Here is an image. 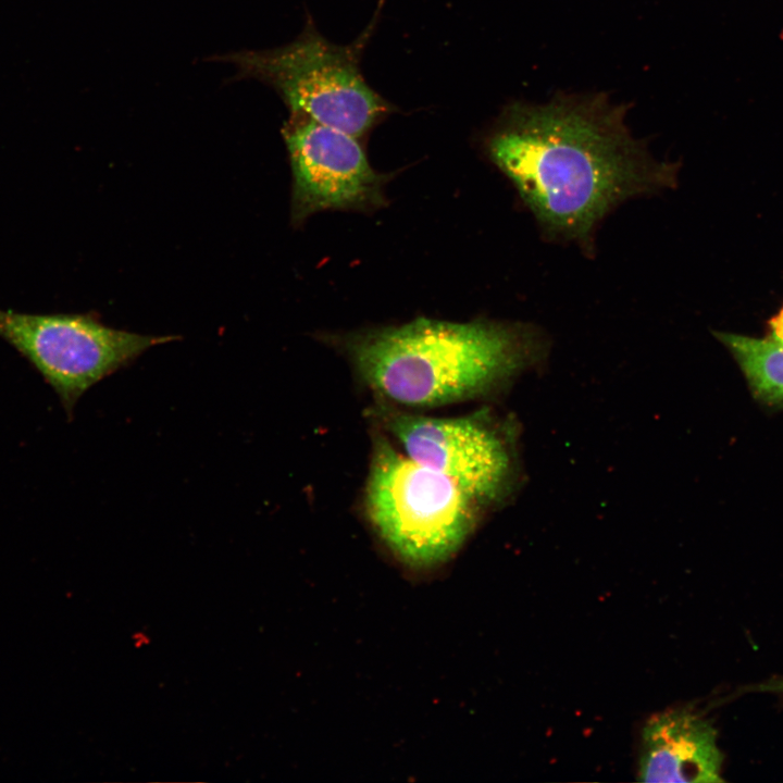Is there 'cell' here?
I'll return each mask as SVG.
<instances>
[{
    "label": "cell",
    "mask_w": 783,
    "mask_h": 783,
    "mask_svg": "<svg viewBox=\"0 0 783 783\" xmlns=\"http://www.w3.org/2000/svg\"><path fill=\"white\" fill-rule=\"evenodd\" d=\"M722 762L713 724L687 708L657 713L643 729L642 782H722Z\"/></svg>",
    "instance_id": "cell-8"
},
{
    "label": "cell",
    "mask_w": 783,
    "mask_h": 783,
    "mask_svg": "<svg viewBox=\"0 0 783 783\" xmlns=\"http://www.w3.org/2000/svg\"><path fill=\"white\" fill-rule=\"evenodd\" d=\"M0 337L42 376L70 419L89 388L130 365L150 347L176 338L115 330L89 315L2 309Z\"/></svg>",
    "instance_id": "cell-6"
},
{
    "label": "cell",
    "mask_w": 783,
    "mask_h": 783,
    "mask_svg": "<svg viewBox=\"0 0 783 783\" xmlns=\"http://www.w3.org/2000/svg\"><path fill=\"white\" fill-rule=\"evenodd\" d=\"M737 693H766L773 694L783 698V676H775L762 682L741 687Z\"/></svg>",
    "instance_id": "cell-10"
},
{
    "label": "cell",
    "mask_w": 783,
    "mask_h": 783,
    "mask_svg": "<svg viewBox=\"0 0 783 783\" xmlns=\"http://www.w3.org/2000/svg\"><path fill=\"white\" fill-rule=\"evenodd\" d=\"M713 334L737 361L756 399L768 406H783V343L773 337Z\"/></svg>",
    "instance_id": "cell-9"
},
{
    "label": "cell",
    "mask_w": 783,
    "mask_h": 783,
    "mask_svg": "<svg viewBox=\"0 0 783 783\" xmlns=\"http://www.w3.org/2000/svg\"><path fill=\"white\" fill-rule=\"evenodd\" d=\"M373 417L405 455L450 478L484 510L502 507L522 486L520 425L511 415L485 408L462 417H427L382 400Z\"/></svg>",
    "instance_id": "cell-5"
},
{
    "label": "cell",
    "mask_w": 783,
    "mask_h": 783,
    "mask_svg": "<svg viewBox=\"0 0 783 783\" xmlns=\"http://www.w3.org/2000/svg\"><path fill=\"white\" fill-rule=\"evenodd\" d=\"M382 400L436 407L492 398L546 364L548 334L521 321L457 323L418 318L401 325L324 334Z\"/></svg>",
    "instance_id": "cell-2"
},
{
    "label": "cell",
    "mask_w": 783,
    "mask_h": 783,
    "mask_svg": "<svg viewBox=\"0 0 783 783\" xmlns=\"http://www.w3.org/2000/svg\"><path fill=\"white\" fill-rule=\"evenodd\" d=\"M769 325L771 337L783 343V308L770 320Z\"/></svg>",
    "instance_id": "cell-11"
},
{
    "label": "cell",
    "mask_w": 783,
    "mask_h": 783,
    "mask_svg": "<svg viewBox=\"0 0 783 783\" xmlns=\"http://www.w3.org/2000/svg\"><path fill=\"white\" fill-rule=\"evenodd\" d=\"M283 134L294 176L295 224L319 211L365 212L386 203L390 176L371 166L357 137L293 113Z\"/></svg>",
    "instance_id": "cell-7"
},
{
    "label": "cell",
    "mask_w": 783,
    "mask_h": 783,
    "mask_svg": "<svg viewBox=\"0 0 783 783\" xmlns=\"http://www.w3.org/2000/svg\"><path fill=\"white\" fill-rule=\"evenodd\" d=\"M376 18L349 45L328 41L309 16L290 44L219 57L237 70L236 78L259 79L282 97L290 113L361 137L393 112V105L365 82L360 61Z\"/></svg>",
    "instance_id": "cell-4"
},
{
    "label": "cell",
    "mask_w": 783,
    "mask_h": 783,
    "mask_svg": "<svg viewBox=\"0 0 783 783\" xmlns=\"http://www.w3.org/2000/svg\"><path fill=\"white\" fill-rule=\"evenodd\" d=\"M606 96H558L505 108L484 139L551 241L592 254L604 219L623 202L673 188L679 166L655 159Z\"/></svg>",
    "instance_id": "cell-1"
},
{
    "label": "cell",
    "mask_w": 783,
    "mask_h": 783,
    "mask_svg": "<svg viewBox=\"0 0 783 783\" xmlns=\"http://www.w3.org/2000/svg\"><path fill=\"white\" fill-rule=\"evenodd\" d=\"M364 509L394 557L414 570L449 561L484 511L450 478L410 459L380 433L373 437Z\"/></svg>",
    "instance_id": "cell-3"
}]
</instances>
